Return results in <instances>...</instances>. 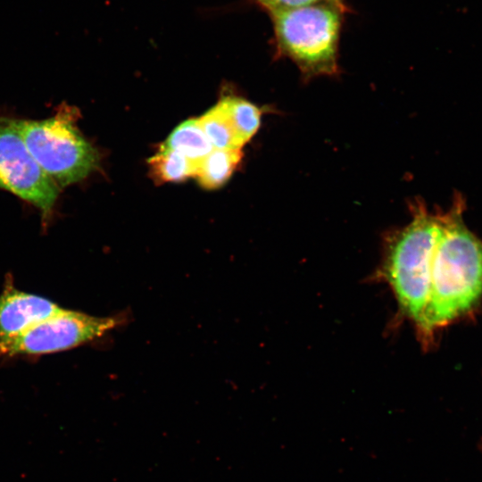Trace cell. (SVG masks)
I'll return each instance as SVG.
<instances>
[{
	"mask_svg": "<svg viewBox=\"0 0 482 482\" xmlns=\"http://www.w3.org/2000/svg\"><path fill=\"white\" fill-rule=\"evenodd\" d=\"M121 321L120 317H96L61 308L20 335L0 341V357L66 351L102 337Z\"/></svg>",
	"mask_w": 482,
	"mask_h": 482,
	"instance_id": "8992f818",
	"label": "cell"
},
{
	"mask_svg": "<svg viewBox=\"0 0 482 482\" xmlns=\"http://www.w3.org/2000/svg\"><path fill=\"white\" fill-rule=\"evenodd\" d=\"M0 189L37 208L45 223L53 215L60 190L29 151L20 120L6 116H0Z\"/></svg>",
	"mask_w": 482,
	"mask_h": 482,
	"instance_id": "5b68a950",
	"label": "cell"
},
{
	"mask_svg": "<svg viewBox=\"0 0 482 482\" xmlns=\"http://www.w3.org/2000/svg\"><path fill=\"white\" fill-rule=\"evenodd\" d=\"M148 164L150 175L157 183L184 181L195 176L198 165L183 154L162 146Z\"/></svg>",
	"mask_w": 482,
	"mask_h": 482,
	"instance_id": "30bf717a",
	"label": "cell"
},
{
	"mask_svg": "<svg viewBox=\"0 0 482 482\" xmlns=\"http://www.w3.org/2000/svg\"><path fill=\"white\" fill-rule=\"evenodd\" d=\"M219 104L222 107L235 134L244 145L259 129L261 111L252 103L236 96H226Z\"/></svg>",
	"mask_w": 482,
	"mask_h": 482,
	"instance_id": "8fae6325",
	"label": "cell"
},
{
	"mask_svg": "<svg viewBox=\"0 0 482 482\" xmlns=\"http://www.w3.org/2000/svg\"><path fill=\"white\" fill-rule=\"evenodd\" d=\"M411 212L408 225L386 239L382 275L392 287L400 310L418 327L429 296L440 214L430 212L421 202L412 204Z\"/></svg>",
	"mask_w": 482,
	"mask_h": 482,
	"instance_id": "3957f363",
	"label": "cell"
},
{
	"mask_svg": "<svg viewBox=\"0 0 482 482\" xmlns=\"http://www.w3.org/2000/svg\"><path fill=\"white\" fill-rule=\"evenodd\" d=\"M349 5L316 4L269 13L277 58L294 62L306 79L338 71V49Z\"/></svg>",
	"mask_w": 482,
	"mask_h": 482,
	"instance_id": "7a4b0ae2",
	"label": "cell"
},
{
	"mask_svg": "<svg viewBox=\"0 0 482 482\" xmlns=\"http://www.w3.org/2000/svg\"><path fill=\"white\" fill-rule=\"evenodd\" d=\"M61 308L47 298L6 284L0 295V341L20 335Z\"/></svg>",
	"mask_w": 482,
	"mask_h": 482,
	"instance_id": "52a82bcc",
	"label": "cell"
},
{
	"mask_svg": "<svg viewBox=\"0 0 482 482\" xmlns=\"http://www.w3.org/2000/svg\"><path fill=\"white\" fill-rule=\"evenodd\" d=\"M162 147L176 151L195 163H199L213 148L204 133L198 119H189L180 123L170 134Z\"/></svg>",
	"mask_w": 482,
	"mask_h": 482,
	"instance_id": "9c48e42d",
	"label": "cell"
},
{
	"mask_svg": "<svg viewBox=\"0 0 482 482\" xmlns=\"http://www.w3.org/2000/svg\"><path fill=\"white\" fill-rule=\"evenodd\" d=\"M198 121L214 149H240L243 146L219 103Z\"/></svg>",
	"mask_w": 482,
	"mask_h": 482,
	"instance_id": "7c38bea8",
	"label": "cell"
},
{
	"mask_svg": "<svg viewBox=\"0 0 482 482\" xmlns=\"http://www.w3.org/2000/svg\"><path fill=\"white\" fill-rule=\"evenodd\" d=\"M242 159L241 149H212L197 165L195 177L205 189L220 187Z\"/></svg>",
	"mask_w": 482,
	"mask_h": 482,
	"instance_id": "ba28073f",
	"label": "cell"
},
{
	"mask_svg": "<svg viewBox=\"0 0 482 482\" xmlns=\"http://www.w3.org/2000/svg\"><path fill=\"white\" fill-rule=\"evenodd\" d=\"M336 4L339 5H348L346 0H245L244 4L254 6L266 13L277 11L303 7L316 4Z\"/></svg>",
	"mask_w": 482,
	"mask_h": 482,
	"instance_id": "4fadbf2b",
	"label": "cell"
},
{
	"mask_svg": "<svg viewBox=\"0 0 482 482\" xmlns=\"http://www.w3.org/2000/svg\"><path fill=\"white\" fill-rule=\"evenodd\" d=\"M464 201L440 214L428 301L418 328L424 340L470 312L482 296V241L466 226Z\"/></svg>",
	"mask_w": 482,
	"mask_h": 482,
	"instance_id": "6da1fadb",
	"label": "cell"
},
{
	"mask_svg": "<svg viewBox=\"0 0 482 482\" xmlns=\"http://www.w3.org/2000/svg\"><path fill=\"white\" fill-rule=\"evenodd\" d=\"M78 111L62 105L42 120H20L24 142L43 171L61 189L99 168L100 154L80 133Z\"/></svg>",
	"mask_w": 482,
	"mask_h": 482,
	"instance_id": "277c9868",
	"label": "cell"
}]
</instances>
